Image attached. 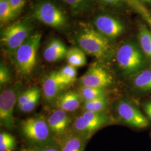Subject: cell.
<instances>
[{
    "label": "cell",
    "instance_id": "15",
    "mask_svg": "<svg viewBox=\"0 0 151 151\" xmlns=\"http://www.w3.org/2000/svg\"><path fill=\"white\" fill-rule=\"evenodd\" d=\"M82 100L79 93L67 92L59 96L55 100V104L58 109L66 112H71L75 111L80 107Z\"/></svg>",
    "mask_w": 151,
    "mask_h": 151
},
{
    "label": "cell",
    "instance_id": "13",
    "mask_svg": "<svg viewBox=\"0 0 151 151\" xmlns=\"http://www.w3.org/2000/svg\"><path fill=\"white\" fill-rule=\"evenodd\" d=\"M68 49L62 41L58 39H53L44 50V58L49 63L60 61L66 58Z\"/></svg>",
    "mask_w": 151,
    "mask_h": 151
},
{
    "label": "cell",
    "instance_id": "34",
    "mask_svg": "<svg viewBox=\"0 0 151 151\" xmlns=\"http://www.w3.org/2000/svg\"><path fill=\"white\" fill-rule=\"evenodd\" d=\"M145 4H151V0H141Z\"/></svg>",
    "mask_w": 151,
    "mask_h": 151
},
{
    "label": "cell",
    "instance_id": "6",
    "mask_svg": "<svg viewBox=\"0 0 151 151\" xmlns=\"http://www.w3.org/2000/svg\"><path fill=\"white\" fill-rule=\"evenodd\" d=\"M20 127L23 135L32 143H43L49 139L50 129L47 122L42 116H32L24 120Z\"/></svg>",
    "mask_w": 151,
    "mask_h": 151
},
{
    "label": "cell",
    "instance_id": "12",
    "mask_svg": "<svg viewBox=\"0 0 151 151\" xmlns=\"http://www.w3.org/2000/svg\"><path fill=\"white\" fill-rule=\"evenodd\" d=\"M66 86L58 71L52 72L44 79L42 85L44 96L48 101L56 100Z\"/></svg>",
    "mask_w": 151,
    "mask_h": 151
},
{
    "label": "cell",
    "instance_id": "32",
    "mask_svg": "<svg viewBox=\"0 0 151 151\" xmlns=\"http://www.w3.org/2000/svg\"><path fill=\"white\" fill-rule=\"evenodd\" d=\"M143 109L146 114L151 120V100L147 101L143 105Z\"/></svg>",
    "mask_w": 151,
    "mask_h": 151
},
{
    "label": "cell",
    "instance_id": "27",
    "mask_svg": "<svg viewBox=\"0 0 151 151\" xmlns=\"http://www.w3.org/2000/svg\"><path fill=\"white\" fill-rule=\"evenodd\" d=\"M40 92L38 87H32L22 92L19 95L17 101V108H20L22 105L28 103L36 94Z\"/></svg>",
    "mask_w": 151,
    "mask_h": 151
},
{
    "label": "cell",
    "instance_id": "21",
    "mask_svg": "<svg viewBox=\"0 0 151 151\" xmlns=\"http://www.w3.org/2000/svg\"><path fill=\"white\" fill-rule=\"evenodd\" d=\"M79 94L84 101L105 96V93L103 88L91 87L81 86L79 90Z\"/></svg>",
    "mask_w": 151,
    "mask_h": 151
},
{
    "label": "cell",
    "instance_id": "3",
    "mask_svg": "<svg viewBox=\"0 0 151 151\" xmlns=\"http://www.w3.org/2000/svg\"><path fill=\"white\" fill-rule=\"evenodd\" d=\"M76 43L85 53L98 59L105 58L110 51L108 39L97 30L91 27L81 30L77 35Z\"/></svg>",
    "mask_w": 151,
    "mask_h": 151
},
{
    "label": "cell",
    "instance_id": "23",
    "mask_svg": "<svg viewBox=\"0 0 151 151\" xmlns=\"http://www.w3.org/2000/svg\"><path fill=\"white\" fill-rule=\"evenodd\" d=\"M132 7L138 12L142 18L146 21L148 25L151 28V12L144 5L141 0H127Z\"/></svg>",
    "mask_w": 151,
    "mask_h": 151
},
{
    "label": "cell",
    "instance_id": "26",
    "mask_svg": "<svg viewBox=\"0 0 151 151\" xmlns=\"http://www.w3.org/2000/svg\"><path fill=\"white\" fill-rule=\"evenodd\" d=\"M58 72L67 86L74 82L76 80L77 74L76 68L70 65H65Z\"/></svg>",
    "mask_w": 151,
    "mask_h": 151
},
{
    "label": "cell",
    "instance_id": "20",
    "mask_svg": "<svg viewBox=\"0 0 151 151\" xmlns=\"http://www.w3.org/2000/svg\"><path fill=\"white\" fill-rule=\"evenodd\" d=\"M76 14L83 13L91 8L92 0H62Z\"/></svg>",
    "mask_w": 151,
    "mask_h": 151
},
{
    "label": "cell",
    "instance_id": "16",
    "mask_svg": "<svg viewBox=\"0 0 151 151\" xmlns=\"http://www.w3.org/2000/svg\"><path fill=\"white\" fill-rule=\"evenodd\" d=\"M132 77V85L136 90L151 91V68H146Z\"/></svg>",
    "mask_w": 151,
    "mask_h": 151
},
{
    "label": "cell",
    "instance_id": "24",
    "mask_svg": "<svg viewBox=\"0 0 151 151\" xmlns=\"http://www.w3.org/2000/svg\"><path fill=\"white\" fill-rule=\"evenodd\" d=\"M8 0H0V22L1 25L16 17Z\"/></svg>",
    "mask_w": 151,
    "mask_h": 151
},
{
    "label": "cell",
    "instance_id": "4",
    "mask_svg": "<svg viewBox=\"0 0 151 151\" xmlns=\"http://www.w3.org/2000/svg\"><path fill=\"white\" fill-rule=\"evenodd\" d=\"M33 16L39 22L55 29L67 27V17L60 7L49 1H44L36 6Z\"/></svg>",
    "mask_w": 151,
    "mask_h": 151
},
{
    "label": "cell",
    "instance_id": "17",
    "mask_svg": "<svg viewBox=\"0 0 151 151\" xmlns=\"http://www.w3.org/2000/svg\"><path fill=\"white\" fill-rule=\"evenodd\" d=\"M138 38L140 48L147 59L151 61V30L143 24L138 27Z\"/></svg>",
    "mask_w": 151,
    "mask_h": 151
},
{
    "label": "cell",
    "instance_id": "22",
    "mask_svg": "<svg viewBox=\"0 0 151 151\" xmlns=\"http://www.w3.org/2000/svg\"><path fill=\"white\" fill-rule=\"evenodd\" d=\"M108 105V101L105 96L99 97L91 100L85 101L84 110L87 111L101 113Z\"/></svg>",
    "mask_w": 151,
    "mask_h": 151
},
{
    "label": "cell",
    "instance_id": "28",
    "mask_svg": "<svg viewBox=\"0 0 151 151\" xmlns=\"http://www.w3.org/2000/svg\"><path fill=\"white\" fill-rule=\"evenodd\" d=\"M40 97V92L36 94L32 99L26 104L19 108V109L23 113H29L32 111L37 105Z\"/></svg>",
    "mask_w": 151,
    "mask_h": 151
},
{
    "label": "cell",
    "instance_id": "8",
    "mask_svg": "<svg viewBox=\"0 0 151 151\" xmlns=\"http://www.w3.org/2000/svg\"><path fill=\"white\" fill-rule=\"evenodd\" d=\"M107 115L103 113L85 111L75 119L73 128L78 134L90 135L109 122Z\"/></svg>",
    "mask_w": 151,
    "mask_h": 151
},
{
    "label": "cell",
    "instance_id": "33",
    "mask_svg": "<svg viewBox=\"0 0 151 151\" xmlns=\"http://www.w3.org/2000/svg\"><path fill=\"white\" fill-rule=\"evenodd\" d=\"M42 151H60L58 148L54 146H47Z\"/></svg>",
    "mask_w": 151,
    "mask_h": 151
},
{
    "label": "cell",
    "instance_id": "18",
    "mask_svg": "<svg viewBox=\"0 0 151 151\" xmlns=\"http://www.w3.org/2000/svg\"><path fill=\"white\" fill-rule=\"evenodd\" d=\"M65 59L68 65L75 68L83 67L86 64V53L79 47L68 49Z\"/></svg>",
    "mask_w": 151,
    "mask_h": 151
},
{
    "label": "cell",
    "instance_id": "30",
    "mask_svg": "<svg viewBox=\"0 0 151 151\" xmlns=\"http://www.w3.org/2000/svg\"><path fill=\"white\" fill-rule=\"evenodd\" d=\"M11 8L14 12L15 15L17 16L22 10L23 9L25 4V0H8Z\"/></svg>",
    "mask_w": 151,
    "mask_h": 151
},
{
    "label": "cell",
    "instance_id": "29",
    "mask_svg": "<svg viewBox=\"0 0 151 151\" xmlns=\"http://www.w3.org/2000/svg\"><path fill=\"white\" fill-rule=\"evenodd\" d=\"M11 80V75L9 68L5 65L1 63L0 65V85H2L9 82Z\"/></svg>",
    "mask_w": 151,
    "mask_h": 151
},
{
    "label": "cell",
    "instance_id": "35",
    "mask_svg": "<svg viewBox=\"0 0 151 151\" xmlns=\"http://www.w3.org/2000/svg\"><path fill=\"white\" fill-rule=\"evenodd\" d=\"M21 151H30L29 150H22Z\"/></svg>",
    "mask_w": 151,
    "mask_h": 151
},
{
    "label": "cell",
    "instance_id": "7",
    "mask_svg": "<svg viewBox=\"0 0 151 151\" xmlns=\"http://www.w3.org/2000/svg\"><path fill=\"white\" fill-rule=\"evenodd\" d=\"M22 86L17 84L2 92L0 95V123L2 126L11 129L14 127V110L20 95Z\"/></svg>",
    "mask_w": 151,
    "mask_h": 151
},
{
    "label": "cell",
    "instance_id": "11",
    "mask_svg": "<svg viewBox=\"0 0 151 151\" xmlns=\"http://www.w3.org/2000/svg\"><path fill=\"white\" fill-rule=\"evenodd\" d=\"M95 29L104 37L115 39L124 32V26L118 19L109 15L101 14L96 16L93 20Z\"/></svg>",
    "mask_w": 151,
    "mask_h": 151
},
{
    "label": "cell",
    "instance_id": "1",
    "mask_svg": "<svg viewBox=\"0 0 151 151\" xmlns=\"http://www.w3.org/2000/svg\"><path fill=\"white\" fill-rule=\"evenodd\" d=\"M116 60L120 69L128 76H134L146 68L147 58L140 47L128 41L117 49Z\"/></svg>",
    "mask_w": 151,
    "mask_h": 151
},
{
    "label": "cell",
    "instance_id": "5",
    "mask_svg": "<svg viewBox=\"0 0 151 151\" xmlns=\"http://www.w3.org/2000/svg\"><path fill=\"white\" fill-rule=\"evenodd\" d=\"M30 25L25 21L16 22L5 28L1 33V43L7 52L12 54L30 34Z\"/></svg>",
    "mask_w": 151,
    "mask_h": 151
},
{
    "label": "cell",
    "instance_id": "10",
    "mask_svg": "<svg viewBox=\"0 0 151 151\" xmlns=\"http://www.w3.org/2000/svg\"><path fill=\"white\" fill-rule=\"evenodd\" d=\"M113 77L104 66L95 63L91 65L86 73L81 76V86L104 88L113 83Z\"/></svg>",
    "mask_w": 151,
    "mask_h": 151
},
{
    "label": "cell",
    "instance_id": "31",
    "mask_svg": "<svg viewBox=\"0 0 151 151\" xmlns=\"http://www.w3.org/2000/svg\"><path fill=\"white\" fill-rule=\"evenodd\" d=\"M100 1L105 4L113 6H119L123 4L124 2L127 1V0H100Z\"/></svg>",
    "mask_w": 151,
    "mask_h": 151
},
{
    "label": "cell",
    "instance_id": "19",
    "mask_svg": "<svg viewBox=\"0 0 151 151\" xmlns=\"http://www.w3.org/2000/svg\"><path fill=\"white\" fill-rule=\"evenodd\" d=\"M85 142L80 135L68 137L63 142L61 151H83Z\"/></svg>",
    "mask_w": 151,
    "mask_h": 151
},
{
    "label": "cell",
    "instance_id": "2",
    "mask_svg": "<svg viewBox=\"0 0 151 151\" xmlns=\"http://www.w3.org/2000/svg\"><path fill=\"white\" fill-rule=\"evenodd\" d=\"M42 39L39 32L32 34L11 54L16 68L23 75H29L36 64L37 54Z\"/></svg>",
    "mask_w": 151,
    "mask_h": 151
},
{
    "label": "cell",
    "instance_id": "9",
    "mask_svg": "<svg viewBox=\"0 0 151 151\" xmlns=\"http://www.w3.org/2000/svg\"><path fill=\"white\" fill-rule=\"evenodd\" d=\"M119 118L125 124L137 129L146 128L149 125L148 120L135 105L128 100H122L116 105Z\"/></svg>",
    "mask_w": 151,
    "mask_h": 151
},
{
    "label": "cell",
    "instance_id": "25",
    "mask_svg": "<svg viewBox=\"0 0 151 151\" xmlns=\"http://www.w3.org/2000/svg\"><path fill=\"white\" fill-rule=\"evenodd\" d=\"M16 145L14 136L5 132L0 133V151H13Z\"/></svg>",
    "mask_w": 151,
    "mask_h": 151
},
{
    "label": "cell",
    "instance_id": "14",
    "mask_svg": "<svg viewBox=\"0 0 151 151\" xmlns=\"http://www.w3.org/2000/svg\"><path fill=\"white\" fill-rule=\"evenodd\" d=\"M70 122V117L67 113L60 109L50 114L47 120L50 130L58 134L65 132Z\"/></svg>",
    "mask_w": 151,
    "mask_h": 151
}]
</instances>
